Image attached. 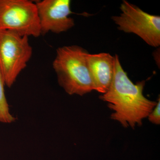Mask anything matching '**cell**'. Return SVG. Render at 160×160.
<instances>
[{"label":"cell","mask_w":160,"mask_h":160,"mask_svg":"<svg viewBox=\"0 0 160 160\" xmlns=\"http://www.w3.org/2000/svg\"><path fill=\"white\" fill-rule=\"evenodd\" d=\"M114 70L110 87L100 98L109 103L108 107L114 112L112 119L118 121L125 128H134L137 124L142 125V120L148 117L157 102L150 101L143 94L144 81L135 84L124 71L118 55L114 56Z\"/></svg>","instance_id":"6da1fadb"},{"label":"cell","mask_w":160,"mask_h":160,"mask_svg":"<svg viewBox=\"0 0 160 160\" xmlns=\"http://www.w3.org/2000/svg\"><path fill=\"white\" fill-rule=\"evenodd\" d=\"M52 67L58 82L69 95L83 96L94 90L87 57L89 52L76 45L58 48Z\"/></svg>","instance_id":"7a4b0ae2"},{"label":"cell","mask_w":160,"mask_h":160,"mask_svg":"<svg viewBox=\"0 0 160 160\" xmlns=\"http://www.w3.org/2000/svg\"><path fill=\"white\" fill-rule=\"evenodd\" d=\"M32 54L28 37L0 29V72L6 86L14 84Z\"/></svg>","instance_id":"3957f363"},{"label":"cell","mask_w":160,"mask_h":160,"mask_svg":"<svg viewBox=\"0 0 160 160\" xmlns=\"http://www.w3.org/2000/svg\"><path fill=\"white\" fill-rule=\"evenodd\" d=\"M0 29L28 37H39L42 34L35 2L29 0H0Z\"/></svg>","instance_id":"277c9868"},{"label":"cell","mask_w":160,"mask_h":160,"mask_svg":"<svg viewBox=\"0 0 160 160\" xmlns=\"http://www.w3.org/2000/svg\"><path fill=\"white\" fill-rule=\"evenodd\" d=\"M120 9L122 12L120 15L112 18L119 30L137 35L150 46H160L159 16L149 14L124 0Z\"/></svg>","instance_id":"5b68a950"},{"label":"cell","mask_w":160,"mask_h":160,"mask_svg":"<svg viewBox=\"0 0 160 160\" xmlns=\"http://www.w3.org/2000/svg\"><path fill=\"white\" fill-rule=\"evenodd\" d=\"M37 7L41 34L59 33L74 26L69 0H43L35 2Z\"/></svg>","instance_id":"8992f818"},{"label":"cell","mask_w":160,"mask_h":160,"mask_svg":"<svg viewBox=\"0 0 160 160\" xmlns=\"http://www.w3.org/2000/svg\"><path fill=\"white\" fill-rule=\"evenodd\" d=\"M87 64L94 90L106 93L111 85L114 70V56L109 53L88 54Z\"/></svg>","instance_id":"52a82bcc"},{"label":"cell","mask_w":160,"mask_h":160,"mask_svg":"<svg viewBox=\"0 0 160 160\" xmlns=\"http://www.w3.org/2000/svg\"><path fill=\"white\" fill-rule=\"evenodd\" d=\"M5 86L0 72V122L9 124L14 122L16 118L10 113L9 104L5 94Z\"/></svg>","instance_id":"ba28073f"},{"label":"cell","mask_w":160,"mask_h":160,"mask_svg":"<svg viewBox=\"0 0 160 160\" xmlns=\"http://www.w3.org/2000/svg\"><path fill=\"white\" fill-rule=\"evenodd\" d=\"M160 100H158L157 104L148 116L149 121L153 124L159 125L160 123Z\"/></svg>","instance_id":"9c48e42d"}]
</instances>
